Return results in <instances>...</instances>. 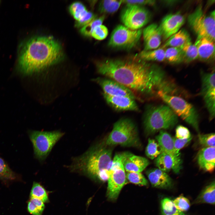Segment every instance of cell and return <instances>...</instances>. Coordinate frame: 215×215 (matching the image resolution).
Masks as SVG:
<instances>
[{"instance_id": "1", "label": "cell", "mask_w": 215, "mask_h": 215, "mask_svg": "<svg viewBox=\"0 0 215 215\" xmlns=\"http://www.w3.org/2000/svg\"><path fill=\"white\" fill-rule=\"evenodd\" d=\"M96 64L99 74L142 94L165 91L171 85L159 67L135 56L125 59H103Z\"/></svg>"}, {"instance_id": "2", "label": "cell", "mask_w": 215, "mask_h": 215, "mask_svg": "<svg viewBox=\"0 0 215 215\" xmlns=\"http://www.w3.org/2000/svg\"><path fill=\"white\" fill-rule=\"evenodd\" d=\"M63 58L61 46L52 37L36 36L27 41L22 47L18 66L23 73L31 74L60 62Z\"/></svg>"}, {"instance_id": "3", "label": "cell", "mask_w": 215, "mask_h": 215, "mask_svg": "<svg viewBox=\"0 0 215 215\" xmlns=\"http://www.w3.org/2000/svg\"><path fill=\"white\" fill-rule=\"evenodd\" d=\"M103 144L93 145L74 158L68 166L72 171L85 174L102 182L108 180L112 162V149Z\"/></svg>"}, {"instance_id": "4", "label": "cell", "mask_w": 215, "mask_h": 215, "mask_svg": "<svg viewBox=\"0 0 215 215\" xmlns=\"http://www.w3.org/2000/svg\"><path fill=\"white\" fill-rule=\"evenodd\" d=\"M178 121V116L167 105L153 106L146 110L144 118L145 131L148 134L171 129Z\"/></svg>"}, {"instance_id": "5", "label": "cell", "mask_w": 215, "mask_h": 215, "mask_svg": "<svg viewBox=\"0 0 215 215\" xmlns=\"http://www.w3.org/2000/svg\"><path fill=\"white\" fill-rule=\"evenodd\" d=\"M136 126L128 118H124L114 124L105 144L109 146L117 145L126 147H136L139 144Z\"/></svg>"}, {"instance_id": "6", "label": "cell", "mask_w": 215, "mask_h": 215, "mask_svg": "<svg viewBox=\"0 0 215 215\" xmlns=\"http://www.w3.org/2000/svg\"><path fill=\"white\" fill-rule=\"evenodd\" d=\"M157 96L169 106L178 117L191 125L199 133V116L195 108L183 98L158 91Z\"/></svg>"}, {"instance_id": "7", "label": "cell", "mask_w": 215, "mask_h": 215, "mask_svg": "<svg viewBox=\"0 0 215 215\" xmlns=\"http://www.w3.org/2000/svg\"><path fill=\"white\" fill-rule=\"evenodd\" d=\"M215 14L214 10L209 14L199 5L188 17L189 26L197 37H204L215 40Z\"/></svg>"}, {"instance_id": "8", "label": "cell", "mask_w": 215, "mask_h": 215, "mask_svg": "<svg viewBox=\"0 0 215 215\" xmlns=\"http://www.w3.org/2000/svg\"><path fill=\"white\" fill-rule=\"evenodd\" d=\"M33 145L36 158L40 161L44 160L53 147L64 135L60 131H51L30 130L28 131Z\"/></svg>"}, {"instance_id": "9", "label": "cell", "mask_w": 215, "mask_h": 215, "mask_svg": "<svg viewBox=\"0 0 215 215\" xmlns=\"http://www.w3.org/2000/svg\"><path fill=\"white\" fill-rule=\"evenodd\" d=\"M142 33L141 29L133 30L124 25H119L113 31L108 45L114 48L131 49L139 43Z\"/></svg>"}, {"instance_id": "10", "label": "cell", "mask_w": 215, "mask_h": 215, "mask_svg": "<svg viewBox=\"0 0 215 215\" xmlns=\"http://www.w3.org/2000/svg\"><path fill=\"white\" fill-rule=\"evenodd\" d=\"M150 18V13L147 9L134 5H127L121 15L124 26L133 30L140 29L148 23Z\"/></svg>"}, {"instance_id": "11", "label": "cell", "mask_w": 215, "mask_h": 215, "mask_svg": "<svg viewBox=\"0 0 215 215\" xmlns=\"http://www.w3.org/2000/svg\"><path fill=\"white\" fill-rule=\"evenodd\" d=\"M107 181V196L109 199L115 200L117 198L122 189L128 181L122 163L111 165Z\"/></svg>"}, {"instance_id": "12", "label": "cell", "mask_w": 215, "mask_h": 215, "mask_svg": "<svg viewBox=\"0 0 215 215\" xmlns=\"http://www.w3.org/2000/svg\"><path fill=\"white\" fill-rule=\"evenodd\" d=\"M200 94L209 114V119H213L215 113V73H202L201 74Z\"/></svg>"}, {"instance_id": "13", "label": "cell", "mask_w": 215, "mask_h": 215, "mask_svg": "<svg viewBox=\"0 0 215 215\" xmlns=\"http://www.w3.org/2000/svg\"><path fill=\"white\" fill-rule=\"evenodd\" d=\"M101 87L103 92L108 95L130 97L134 99L136 96L133 92L124 85L113 80L98 77L93 79Z\"/></svg>"}, {"instance_id": "14", "label": "cell", "mask_w": 215, "mask_h": 215, "mask_svg": "<svg viewBox=\"0 0 215 215\" xmlns=\"http://www.w3.org/2000/svg\"><path fill=\"white\" fill-rule=\"evenodd\" d=\"M185 21V17L179 13L165 16L159 26L164 40H167L179 31Z\"/></svg>"}, {"instance_id": "15", "label": "cell", "mask_w": 215, "mask_h": 215, "mask_svg": "<svg viewBox=\"0 0 215 215\" xmlns=\"http://www.w3.org/2000/svg\"><path fill=\"white\" fill-rule=\"evenodd\" d=\"M155 163L158 168L166 173L172 170L178 174L182 168L181 155L174 156L164 152L155 159Z\"/></svg>"}, {"instance_id": "16", "label": "cell", "mask_w": 215, "mask_h": 215, "mask_svg": "<svg viewBox=\"0 0 215 215\" xmlns=\"http://www.w3.org/2000/svg\"><path fill=\"white\" fill-rule=\"evenodd\" d=\"M102 95L108 104L116 111L139 110V107L134 99L127 97L110 96L103 93Z\"/></svg>"}, {"instance_id": "17", "label": "cell", "mask_w": 215, "mask_h": 215, "mask_svg": "<svg viewBox=\"0 0 215 215\" xmlns=\"http://www.w3.org/2000/svg\"><path fill=\"white\" fill-rule=\"evenodd\" d=\"M144 43V50H148L158 48L161 43L162 38L159 26L152 24L142 31Z\"/></svg>"}, {"instance_id": "18", "label": "cell", "mask_w": 215, "mask_h": 215, "mask_svg": "<svg viewBox=\"0 0 215 215\" xmlns=\"http://www.w3.org/2000/svg\"><path fill=\"white\" fill-rule=\"evenodd\" d=\"M122 153V163L125 172H141L149 164V161L145 157L129 152Z\"/></svg>"}, {"instance_id": "19", "label": "cell", "mask_w": 215, "mask_h": 215, "mask_svg": "<svg viewBox=\"0 0 215 215\" xmlns=\"http://www.w3.org/2000/svg\"><path fill=\"white\" fill-rule=\"evenodd\" d=\"M198 53V59L205 62L214 59L215 41L204 37H197L194 43Z\"/></svg>"}, {"instance_id": "20", "label": "cell", "mask_w": 215, "mask_h": 215, "mask_svg": "<svg viewBox=\"0 0 215 215\" xmlns=\"http://www.w3.org/2000/svg\"><path fill=\"white\" fill-rule=\"evenodd\" d=\"M146 174L153 187L166 189L173 185L172 180L169 175L158 168L149 169L146 171Z\"/></svg>"}, {"instance_id": "21", "label": "cell", "mask_w": 215, "mask_h": 215, "mask_svg": "<svg viewBox=\"0 0 215 215\" xmlns=\"http://www.w3.org/2000/svg\"><path fill=\"white\" fill-rule=\"evenodd\" d=\"M215 147L203 148L197 153V161L198 166L206 172H212L215 168Z\"/></svg>"}, {"instance_id": "22", "label": "cell", "mask_w": 215, "mask_h": 215, "mask_svg": "<svg viewBox=\"0 0 215 215\" xmlns=\"http://www.w3.org/2000/svg\"><path fill=\"white\" fill-rule=\"evenodd\" d=\"M158 143L162 151L168 154L174 156H179L174 150L173 137L168 132L164 130L160 131L159 134L156 137Z\"/></svg>"}, {"instance_id": "23", "label": "cell", "mask_w": 215, "mask_h": 215, "mask_svg": "<svg viewBox=\"0 0 215 215\" xmlns=\"http://www.w3.org/2000/svg\"><path fill=\"white\" fill-rule=\"evenodd\" d=\"M190 41L191 39L188 33L184 29H180L166 40L162 47H180Z\"/></svg>"}, {"instance_id": "24", "label": "cell", "mask_w": 215, "mask_h": 215, "mask_svg": "<svg viewBox=\"0 0 215 215\" xmlns=\"http://www.w3.org/2000/svg\"><path fill=\"white\" fill-rule=\"evenodd\" d=\"M135 56L139 59L147 62L165 61V49L163 47L150 50H144Z\"/></svg>"}, {"instance_id": "25", "label": "cell", "mask_w": 215, "mask_h": 215, "mask_svg": "<svg viewBox=\"0 0 215 215\" xmlns=\"http://www.w3.org/2000/svg\"><path fill=\"white\" fill-rule=\"evenodd\" d=\"M215 184L214 181L206 186L194 200V203H206L214 205Z\"/></svg>"}, {"instance_id": "26", "label": "cell", "mask_w": 215, "mask_h": 215, "mask_svg": "<svg viewBox=\"0 0 215 215\" xmlns=\"http://www.w3.org/2000/svg\"><path fill=\"white\" fill-rule=\"evenodd\" d=\"M183 54V62L189 63L198 59L196 47L190 41L179 47Z\"/></svg>"}, {"instance_id": "27", "label": "cell", "mask_w": 215, "mask_h": 215, "mask_svg": "<svg viewBox=\"0 0 215 215\" xmlns=\"http://www.w3.org/2000/svg\"><path fill=\"white\" fill-rule=\"evenodd\" d=\"M165 59L170 63L178 64L183 62L182 52L179 47H168L165 50Z\"/></svg>"}, {"instance_id": "28", "label": "cell", "mask_w": 215, "mask_h": 215, "mask_svg": "<svg viewBox=\"0 0 215 215\" xmlns=\"http://www.w3.org/2000/svg\"><path fill=\"white\" fill-rule=\"evenodd\" d=\"M162 215H186L175 206L173 201L168 198L162 199L161 202Z\"/></svg>"}, {"instance_id": "29", "label": "cell", "mask_w": 215, "mask_h": 215, "mask_svg": "<svg viewBox=\"0 0 215 215\" xmlns=\"http://www.w3.org/2000/svg\"><path fill=\"white\" fill-rule=\"evenodd\" d=\"M122 3V0H102L99 3V10L103 13H113L117 11Z\"/></svg>"}, {"instance_id": "30", "label": "cell", "mask_w": 215, "mask_h": 215, "mask_svg": "<svg viewBox=\"0 0 215 215\" xmlns=\"http://www.w3.org/2000/svg\"><path fill=\"white\" fill-rule=\"evenodd\" d=\"M162 152V149L156 141L149 138L145 150L146 156L150 159H153L156 158Z\"/></svg>"}, {"instance_id": "31", "label": "cell", "mask_w": 215, "mask_h": 215, "mask_svg": "<svg viewBox=\"0 0 215 215\" xmlns=\"http://www.w3.org/2000/svg\"><path fill=\"white\" fill-rule=\"evenodd\" d=\"M30 198H36L47 203L49 200L47 193L44 188L39 183L34 182L30 194Z\"/></svg>"}, {"instance_id": "32", "label": "cell", "mask_w": 215, "mask_h": 215, "mask_svg": "<svg viewBox=\"0 0 215 215\" xmlns=\"http://www.w3.org/2000/svg\"><path fill=\"white\" fill-rule=\"evenodd\" d=\"M69 10L76 21L83 18L88 12L85 6L79 2L73 3L69 7Z\"/></svg>"}, {"instance_id": "33", "label": "cell", "mask_w": 215, "mask_h": 215, "mask_svg": "<svg viewBox=\"0 0 215 215\" xmlns=\"http://www.w3.org/2000/svg\"><path fill=\"white\" fill-rule=\"evenodd\" d=\"M44 208V204L42 200L30 198L27 205V210L30 213L33 215H42Z\"/></svg>"}, {"instance_id": "34", "label": "cell", "mask_w": 215, "mask_h": 215, "mask_svg": "<svg viewBox=\"0 0 215 215\" xmlns=\"http://www.w3.org/2000/svg\"><path fill=\"white\" fill-rule=\"evenodd\" d=\"M16 174L9 167L8 165L0 157V179L3 180H14Z\"/></svg>"}, {"instance_id": "35", "label": "cell", "mask_w": 215, "mask_h": 215, "mask_svg": "<svg viewBox=\"0 0 215 215\" xmlns=\"http://www.w3.org/2000/svg\"><path fill=\"white\" fill-rule=\"evenodd\" d=\"M127 181L132 183L141 186H146L148 181L141 172H126Z\"/></svg>"}, {"instance_id": "36", "label": "cell", "mask_w": 215, "mask_h": 215, "mask_svg": "<svg viewBox=\"0 0 215 215\" xmlns=\"http://www.w3.org/2000/svg\"><path fill=\"white\" fill-rule=\"evenodd\" d=\"M105 18L104 15H102L98 18H95L91 21L82 27L80 32L84 35L90 36H91L92 33L96 27L102 24Z\"/></svg>"}, {"instance_id": "37", "label": "cell", "mask_w": 215, "mask_h": 215, "mask_svg": "<svg viewBox=\"0 0 215 215\" xmlns=\"http://www.w3.org/2000/svg\"><path fill=\"white\" fill-rule=\"evenodd\" d=\"M198 134V142L203 148L215 147L214 133H211L204 134Z\"/></svg>"}, {"instance_id": "38", "label": "cell", "mask_w": 215, "mask_h": 215, "mask_svg": "<svg viewBox=\"0 0 215 215\" xmlns=\"http://www.w3.org/2000/svg\"><path fill=\"white\" fill-rule=\"evenodd\" d=\"M173 202L176 208L182 212L187 211L190 207L189 200L182 195L175 198Z\"/></svg>"}, {"instance_id": "39", "label": "cell", "mask_w": 215, "mask_h": 215, "mask_svg": "<svg viewBox=\"0 0 215 215\" xmlns=\"http://www.w3.org/2000/svg\"><path fill=\"white\" fill-rule=\"evenodd\" d=\"M108 34V30L105 26L101 24L96 27L93 30L91 36L98 40L105 39Z\"/></svg>"}, {"instance_id": "40", "label": "cell", "mask_w": 215, "mask_h": 215, "mask_svg": "<svg viewBox=\"0 0 215 215\" xmlns=\"http://www.w3.org/2000/svg\"><path fill=\"white\" fill-rule=\"evenodd\" d=\"M192 139V136L189 138L184 139L173 137L174 148L176 153L178 155L180 154V150L188 145Z\"/></svg>"}, {"instance_id": "41", "label": "cell", "mask_w": 215, "mask_h": 215, "mask_svg": "<svg viewBox=\"0 0 215 215\" xmlns=\"http://www.w3.org/2000/svg\"><path fill=\"white\" fill-rule=\"evenodd\" d=\"M191 136L189 130L187 128L181 125L178 126L176 129L175 137L180 139H187Z\"/></svg>"}, {"instance_id": "42", "label": "cell", "mask_w": 215, "mask_h": 215, "mask_svg": "<svg viewBox=\"0 0 215 215\" xmlns=\"http://www.w3.org/2000/svg\"><path fill=\"white\" fill-rule=\"evenodd\" d=\"M95 18V16L92 13L88 11L84 17L76 22V26L77 27H83Z\"/></svg>"}, {"instance_id": "43", "label": "cell", "mask_w": 215, "mask_h": 215, "mask_svg": "<svg viewBox=\"0 0 215 215\" xmlns=\"http://www.w3.org/2000/svg\"><path fill=\"white\" fill-rule=\"evenodd\" d=\"M122 3L127 5H134L142 6L144 5H153L155 4V1L146 0H122Z\"/></svg>"}]
</instances>
